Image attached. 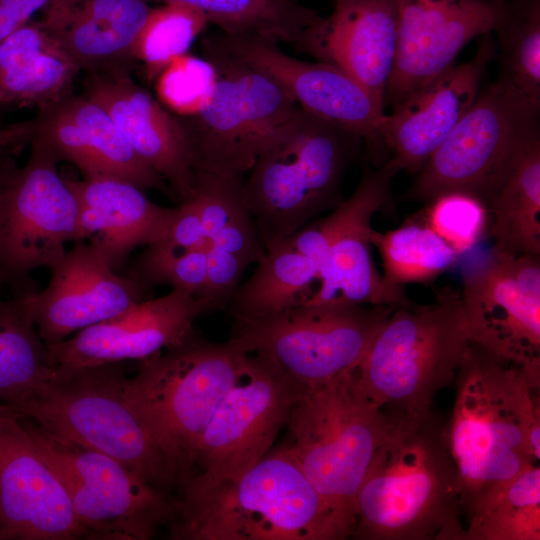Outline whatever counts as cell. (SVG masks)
<instances>
[{
	"label": "cell",
	"instance_id": "6da1fadb",
	"mask_svg": "<svg viewBox=\"0 0 540 540\" xmlns=\"http://www.w3.org/2000/svg\"><path fill=\"white\" fill-rule=\"evenodd\" d=\"M445 425L463 512L540 460V377L470 342Z\"/></svg>",
	"mask_w": 540,
	"mask_h": 540
},
{
	"label": "cell",
	"instance_id": "7a4b0ae2",
	"mask_svg": "<svg viewBox=\"0 0 540 540\" xmlns=\"http://www.w3.org/2000/svg\"><path fill=\"white\" fill-rule=\"evenodd\" d=\"M357 492L351 537L464 540L459 476L432 410L394 416Z\"/></svg>",
	"mask_w": 540,
	"mask_h": 540
},
{
	"label": "cell",
	"instance_id": "3957f363",
	"mask_svg": "<svg viewBox=\"0 0 540 540\" xmlns=\"http://www.w3.org/2000/svg\"><path fill=\"white\" fill-rule=\"evenodd\" d=\"M174 505V540L348 538L286 447L236 477L191 474Z\"/></svg>",
	"mask_w": 540,
	"mask_h": 540
},
{
	"label": "cell",
	"instance_id": "277c9868",
	"mask_svg": "<svg viewBox=\"0 0 540 540\" xmlns=\"http://www.w3.org/2000/svg\"><path fill=\"white\" fill-rule=\"evenodd\" d=\"M363 144L301 108L276 130L244 180L245 205L264 247L342 203V179Z\"/></svg>",
	"mask_w": 540,
	"mask_h": 540
},
{
	"label": "cell",
	"instance_id": "5b68a950",
	"mask_svg": "<svg viewBox=\"0 0 540 540\" xmlns=\"http://www.w3.org/2000/svg\"><path fill=\"white\" fill-rule=\"evenodd\" d=\"M123 362L51 368L11 413L49 434L100 451L168 493L180 473L125 395Z\"/></svg>",
	"mask_w": 540,
	"mask_h": 540
},
{
	"label": "cell",
	"instance_id": "8992f818",
	"mask_svg": "<svg viewBox=\"0 0 540 540\" xmlns=\"http://www.w3.org/2000/svg\"><path fill=\"white\" fill-rule=\"evenodd\" d=\"M469 343L460 292L444 287L433 303L395 308L354 372L386 413L423 416L455 380Z\"/></svg>",
	"mask_w": 540,
	"mask_h": 540
},
{
	"label": "cell",
	"instance_id": "52a82bcc",
	"mask_svg": "<svg viewBox=\"0 0 540 540\" xmlns=\"http://www.w3.org/2000/svg\"><path fill=\"white\" fill-rule=\"evenodd\" d=\"M354 370L303 393L285 446L347 537L357 492L395 421L363 391Z\"/></svg>",
	"mask_w": 540,
	"mask_h": 540
},
{
	"label": "cell",
	"instance_id": "ba28073f",
	"mask_svg": "<svg viewBox=\"0 0 540 540\" xmlns=\"http://www.w3.org/2000/svg\"><path fill=\"white\" fill-rule=\"evenodd\" d=\"M246 370V353L197 334L139 361L125 395L181 476L189 477L196 444Z\"/></svg>",
	"mask_w": 540,
	"mask_h": 540
},
{
	"label": "cell",
	"instance_id": "9c48e42d",
	"mask_svg": "<svg viewBox=\"0 0 540 540\" xmlns=\"http://www.w3.org/2000/svg\"><path fill=\"white\" fill-rule=\"evenodd\" d=\"M394 309L344 301L304 303L235 318L228 342L309 389L354 370Z\"/></svg>",
	"mask_w": 540,
	"mask_h": 540
},
{
	"label": "cell",
	"instance_id": "30bf717a",
	"mask_svg": "<svg viewBox=\"0 0 540 540\" xmlns=\"http://www.w3.org/2000/svg\"><path fill=\"white\" fill-rule=\"evenodd\" d=\"M216 78L206 102L176 116L194 170L239 177L251 169L276 130L300 109L264 72L203 42Z\"/></svg>",
	"mask_w": 540,
	"mask_h": 540
},
{
	"label": "cell",
	"instance_id": "8fae6325",
	"mask_svg": "<svg viewBox=\"0 0 540 540\" xmlns=\"http://www.w3.org/2000/svg\"><path fill=\"white\" fill-rule=\"evenodd\" d=\"M540 102L495 80L428 158L404 194L430 203L461 192L483 204L519 153L539 133Z\"/></svg>",
	"mask_w": 540,
	"mask_h": 540
},
{
	"label": "cell",
	"instance_id": "7c38bea8",
	"mask_svg": "<svg viewBox=\"0 0 540 540\" xmlns=\"http://www.w3.org/2000/svg\"><path fill=\"white\" fill-rule=\"evenodd\" d=\"M37 449L63 485L90 539L146 540L176 516L174 498L116 459L55 437L22 418Z\"/></svg>",
	"mask_w": 540,
	"mask_h": 540
},
{
	"label": "cell",
	"instance_id": "4fadbf2b",
	"mask_svg": "<svg viewBox=\"0 0 540 540\" xmlns=\"http://www.w3.org/2000/svg\"><path fill=\"white\" fill-rule=\"evenodd\" d=\"M397 173L387 162L377 170L365 167L349 198L287 237L319 268V289L306 303L344 301L392 308L414 304L404 287L385 281L371 256V220L388 203Z\"/></svg>",
	"mask_w": 540,
	"mask_h": 540
},
{
	"label": "cell",
	"instance_id": "5bb4252c",
	"mask_svg": "<svg viewBox=\"0 0 540 540\" xmlns=\"http://www.w3.org/2000/svg\"><path fill=\"white\" fill-rule=\"evenodd\" d=\"M27 163L0 200V269L20 284L37 269H51L77 238L78 204L57 170L50 148L33 139Z\"/></svg>",
	"mask_w": 540,
	"mask_h": 540
},
{
	"label": "cell",
	"instance_id": "9a60e30c",
	"mask_svg": "<svg viewBox=\"0 0 540 540\" xmlns=\"http://www.w3.org/2000/svg\"><path fill=\"white\" fill-rule=\"evenodd\" d=\"M470 342L540 377V255L491 249L463 275Z\"/></svg>",
	"mask_w": 540,
	"mask_h": 540
},
{
	"label": "cell",
	"instance_id": "2e32d148",
	"mask_svg": "<svg viewBox=\"0 0 540 540\" xmlns=\"http://www.w3.org/2000/svg\"><path fill=\"white\" fill-rule=\"evenodd\" d=\"M304 387L259 356L246 353V370L202 432L192 459L197 473L236 477L269 453Z\"/></svg>",
	"mask_w": 540,
	"mask_h": 540
},
{
	"label": "cell",
	"instance_id": "e0dca14e",
	"mask_svg": "<svg viewBox=\"0 0 540 540\" xmlns=\"http://www.w3.org/2000/svg\"><path fill=\"white\" fill-rule=\"evenodd\" d=\"M203 42L264 72L302 110L354 133L371 152L377 153L384 146V106L339 67L294 58L274 42L223 32L212 34Z\"/></svg>",
	"mask_w": 540,
	"mask_h": 540
},
{
	"label": "cell",
	"instance_id": "ac0fdd59",
	"mask_svg": "<svg viewBox=\"0 0 540 540\" xmlns=\"http://www.w3.org/2000/svg\"><path fill=\"white\" fill-rule=\"evenodd\" d=\"M17 127L21 146L42 141L58 161L75 165L84 179L124 180L172 198L165 180L135 153L110 115L84 94L71 92L39 106L34 118Z\"/></svg>",
	"mask_w": 540,
	"mask_h": 540
},
{
	"label": "cell",
	"instance_id": "d6986e66",
	"mask_svg": "<svg viewBox=\"0 0 540 540\" xmlns=\"http://www.w3.org/2000/svg\"><path fill=\"white\" fill-rule=\"evenodd\" d=\"M88 538L22 418L0 408V540Z\"/></svg>",
	"mask_w": 540,
	"mask_h": 540
},
{
	"label": "cell",
	"instance_id": "ffe728a7",
	"mask_svg": "<svg viewBox=\"0 0 540 540\" xmlns=\"http://www.w3.org/2000/svg\"><path fill=\"white\" fill-rule=\"evenodd\" d=\"M216 310L187 290L143 300L123 313L47 346L50 368L144 360L196 334L194 322Z\"/></svg>",
	"mask_w": 540,
	"mask_h": 540
},
{
	"label": "cell",
	"instance_id": "44dd1931",
	"mask_svg": "<svg viewBox=\"0 0 540 540\" xmlns=\"http://www.w3.org/2000/svg\"><path fill=\"white\" fill-rule=\"evenodd\" d=\"M74 243L50 269L44 290L19 294L46 346L144 300L145 290L131 277L112 270L89 243Z\"/></svg>",
	"mask_w": 540,
	"mask_h": 540
},
{
	"label": "cell",
	"instance_id": "7402d4cb",
	"mask_svg": "<svg viewBox=\"0 0 540 540\" xmlns=\"http://www.w3.org/2000/svg\"><path fill=\"white\" fill-rule=\"evenodd\" d=\"M398 43L385 95L391 106L449 68L474 38L492 33L490 0H397Z\"/></svg>",
	"mask_w": 540,
	"mask_h": 540
},
{
	"label": "cell",
	"instance_id": "603a6c76",
	"mask_svg": "<svg viewBox=\"0 0 540 540\" xmlns=\"http://www.w3.org/2000/svg\"><path fill=\"white\" fill-rule=\"evenodd\" d=\"M475 55L415 90L392 106L381 125L387 163L416 175L474 103L495 52L491 33L480 37Z\"/></svg>",
	"mask_w": 540,
	"mask_h": 540
},
{
	"label": "cell",
	"instance_id": "cb8c5ba5",
	"mask_svg": "<svg viewBox=\"0 0 540 540\" xmlns=\"http://www.w3.org/2000/svg\"><path fill=\"white\" fill-rule=\"evenodd\" d=\"M83 94L110 115L135 153L165 180L178 204L191 195L194 171L173 113L130 74H87Z\"/></svg>",
	"mask_w": 540,
	"mask_h": 540
},
{
	"label": "cell",
	"instance_id": "d4e9b609",
	"mask_svg": "<svg viewBox=\"0 0 540 540\" xmlns=\"http://www.w3.org/2000/svg\"><path fill=\"white\" fill-rule=\"evenodd\" d=\"M148 0H50L45 30L87 74H130Z\"/></svg>",
	"mask_w": 540,
	"mask_h": 540
},
{
	"label": "cell",
	"instance_id": "484cf974",
	"mask_svg": "<svg viewBox=\"0 0 540 540\" xmlns=\"http://www.w3.org/2000/svg\"><path fill=\"white\" fill-rule=\"evenodd\" d=\"M65 181L78 204L76 241L89 240L117 273L133 249L163 238L177 214V207L153 203L142 189L124 180Z\"/></svg>",
	"mask_w": 540,
	"mask_h": 540
},
{
	"label": "cell",
	"instance_id": "4316f807",
	"mask_svg": "<svg viewBox=\"0 0 540 540\" xmlns=\"http://www.w3.org/2000/svg\"><path fill=\"white\" fill-rule=\"evenodd\" d=\"M397 43V0H334L321 61L342 69L385 107Z\"/></svg>",
	"mask_w": 540,
	"mask_h": 540
},
{
	"label": "cell",
	"instance_id": "83f0119b",
	"mask_svg": "<svg viewBox=\"0 0 540 540\" xmlns=\"http://www.w3.org/2000/svg\"><path fill=\"white\" fill-rule=\"evenodd\" d=\"M80 68L40 21L0 42V105L37 107L71 93Z\"/></svg>",
	"mask_w": 540,
	"mask_h": 540
},
{
	"label": "cell",
	"instance_id": "f1b7e54d",
	"mask_svg": "<svg viewBox=\"0 0 540 540\" xmlns=\"http://www.w3.org/2000/svg\"><path fill=\"white\" fill-rule=\"evenodd\" d=\"M200 10L229 35L288 43L320 59L325 18L300 0H171Z\"/></svg>",
	"mask_w": 540,
	"mask_h": 540
},
{
	"label": "cell",
	"instance_id": "f546056e",
	"mask_svg": "<svg viewBox=\"0 0 540 540\" xmlns=\"http://www.w3.org/2000/svg\"><path fill=\"white\" fill-rule=\"evenodd\" d=\"M484 205L493 249L540 255V137L519 153Z\"/></svg>",
	"mask_w": 540,
	"mask_h": 540
},
{
	"label": "cell",
	"instance_id": "4dcf8cb0",
	"mask_svg": "<svg viewBox=\"0 0 540 540\" xmlns=\"http://www.w3.org/2000/svg\"><path fill=\"white\" fill-rule=\"evenodd\" d=\"M253 275L239 286L228 305L234 318H253L304 304L319 279L317 263L287 238L267 244Z\"/></svg>",
	"mask_w": 540,
	"mask_h": 540
},
{
	"label": "cell",
	"instance_id": "1f68e13d",
	"mask_svg": "<svg viewBox=\"0 0 540 540\" xmlns=\"http://www.w3.org/2000/svg\"><path fill=\"white\" fill-rule=\"evenodd\" d=\"M51 375L47 346L23 298L0 300V408L9 412L36 393Z\"/></svg>",
	"mask_w": 540,
	"mask_h": 540
},
{
	"label": "cell",
	"instance_id": "d6a6232c",
	"mask_svg": "<svg viewBox=\"0 0 540 540\" xmlns=\"http://www.w3.org/2000/svg\"><path fill=\"white\" fill-rule=\"evenodd\" d=\"M466 515L464 540H539V465L491 490Z\"/></svg>",
	"mask_w": 540,
	"mask_h": 540
},
{
	"label": "cell",
	"instance_id": "836d02e7",
	"mask_svg": "<svg viewBox=\"0 0 540 540\" xmlns=\"http://www.w3.org/2000/svg\"><path fill=\"white\" fill-rule=\"evenodd\" d=\"M370 241L380 254L388 284L432 283L452 268L459 254L422 218H408L385 233L372 230Z\"/></svg>",
	"mask_w": 540,
	"mask_h": 540
},
{
	"label": "cell",
	"instance_id": "e575fe53",
	"mask_svg": "<svg viewBox=\"0 0 540 540\" xmlns=\"http://www.w3.org/2000/svg\"><path fill=\"white\" fill-rule=\"evenodd\" d=\"M492 32L499 47L496 79L540 102V0H506Z\"/></svg>",
	"mask_w": 540,
	"mask_h": 540
},
{
	"label": "cell",
	"instance_id": "d590c367",
	"mask_svg": "<svg viewBox=\"0 0 540 540\" xmlns=\"http://www.w3.org/2000/svg\"><path fill=\"white\" fill-rule=\"evenodd\" d=\"M209 23L198 9L166 0L149 12L135 43L136 61L144 64L147 77L155 79L176 58L188 54Z\"/></svg>",
	"mask_w": 540,
	"mask_h": 540
},
{
	"label": "cell",
	"instance_id": "8d00e7d4",
	"mask_svg": "<svg viewBox=\"0 0 540 540\" xmlns=\"http://www.w3.org/2000/svg\"><path fill=\"white\" fill-rule=\"evenodd\" d=\"M208 243L185 252H173L154 244L148 245L135 261L128 276L145 291L157 285L168 284L209 301L207 299Z\"/></svg>",
	"mask_w": 540,
	"mask_h": 540
},
{
	"label": "cell",
	"instance_id": "74e56055",
	"mask_svg": "<svg viewBox=\"0 0 540 540\" xmlns=\"http://www.w3.org/2000/svg\"><path fill=\"white\" fill-rule=\"evenodd\" d=\"M423 219L459 255L477 244L489 230L485 205L475 196L461 192L443 194L428 203Z\"/></svg>",
	"mask_w": 540,
	"mask_h": 540
},
{
	"label": "cell",
	"instance_id": "f35d334b",
	"mask_svg": "<svg viewBox=\"0 0 540 540\" xmlns=\"http://www.w3.org/2000/svg\"><path fill=\"white\" fill-rule=\"evenodd\" d=\"M215 78L214 65L206 57L180 56L155 78L159 102L176 116L190 115L206 102Z\"/></svg>",
	"mask_w": 540,
	"mask_h": 540
},
{
	"label": "cell",
	"instance_id": "ab89813d",
	"mask_svg": "<svg viewBox=\"0 0 540 540\" xmlns=\"http://www.w3.org/2000/svg\"><path fill=\"white\" fill-rule=\"evenodd\" d=\"M189 197L198 206L208 240L231 222L249 213L244 200V178L194 170L193 189Z\"/></svg>",
	"mask_w": 540,
	"mask_h": 540
},
{
	"label": "cell",
	"instance_id": "60d3db41",
	"mask_svg": "<svg viewBox=\"0 0 540 540\" xmlns=\"http://www.w3.org/2000/svg\"><path fill=\"white\" fill-rule=\"evenodd\" d=\"M177 208L176 217L168 231L153 244L173 252H185L206 245L209 240L194 199L188 197Z\"/></svg>",
	"mask_w": 540,
	"mask_h": 540
},
{
	"label": "cell",
	"instance_id": "b9f144b4",
	"mask_svg": "<svg viewBox=\"0 0 540 540\" xmlns=\"http://www.w3.org/2000/svg\"><path fill=\"white\" fill-rule=\"evenodd\" d=\"M50 0H0V42L28 23Z\"/></svg>",
	"mask_w": 540,
	"mask_h": 540
},
{
	"label": "cell",
	"instance_id": "7bdbcfd3",
	"mask_svg": "<svg viewBox=\"0 0 540 540\" xmlns=\"http://www.w3.org/2000/svg\"><path fill=\"white\" fill-rule=\"evenodd\" d=\"M13 151L11 147L0 145V200L19 169Z\"/></svg>",
	"mask_w": 540,
	"mask_h": 540
},
{
	"label": "cell",
	"instance_id": "ee69618b",
	"mask_svg": "<svg viewBox=\"0 0 540 540\" xmlns=\"http://www.w3.org/2000/svg\"><path fill=\"white\" fill-rule=\"evenodd\" d=\"M0 145L18 149L15 124H2L0 122Z\"/></svg>",
	"mask_w": 540,
	"mask_h": 540
},
{
	"label": "cell",
	"instance_id": "f6af8a7d",
	"mask_svg": "<svg viewBox=\"0 0 540 540\" xmlns=\"http://www.w3.org/2000/svg\"><path fill=\"white\" fill-rule=\"evenodd\" d=\"M496 6H501L506 0H490Z\"/></svg>",
	"mask_w": 540,
	"mask_h": 540
},
{
	"label": "cell",
	"instance_id": "bcb514c9",
	"mask_svg": "<svg viewBox=\"0 0 540 540\" xmlns=\"http://www.w3.org/2000/svg\"><path fill=\"white\" fill-rule=\"evenodd\" d=\"M3 281H4V276H3V273H2V271L0 269V288H1V284H2Z\"/></svg>",
	"mask_w": 540,
	"mask_h": 540
}]
</instances>
